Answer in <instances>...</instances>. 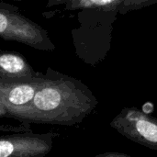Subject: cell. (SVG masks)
Returning <instances> with one entry per match:
<instances>
[{
    "label": "cell",
    "mask_w": 157,
    "mask_h": 157,
    "mask_svg": "<svg viewBox=\"0 0 157 157\" xmlns=\"http://www.w3.org/2000/svg\"><path fill=\"white\" fill-rule=\"evenodd\" d=\"M39 75L19 52H0V78H28Z\"/></svg>",
    "instance_id": "cell-7"
},
{
    "label": "cell",
    "mask_w": 157,
    "mask_h": 157,
    "mask_svg": "<svg viewBox=\"0 0 157 157\" xmlns=\"http://www.w3.org/2000/svg\"><path fill=\"white\" fill-rule=\"evenodd\" d=\"M14 1H23V0H14Z\"/></svg>",
    "instance_id": "cell-13"
},
{
    "label": "cell",
    "mask_w": 157,
    "mask_h": 157,
    "mask_svg": "<svg viewBox=\"0 0 157 157\" xmlns=\"http://www.w3.org/2000/svg\"><path fill=\"white\" fill-rule=\"evenodd\" d=\"M70 0H48L47 2V7H52V6H56L60 5H65L67 2Z\"/></svg>",
    "instance_id": "cell-11"
},
{
    "label": "cell",
    "mask_w": 157,
    "mask_h": 157,
    "mask_svg": "<svg viewBox=\"0 0 157 157\" xmlns=\"http://www.w3.org/2000/svg\"><path fill=\"white\" fill-rule=\"evenodd\" d=\"M155 4H157V0H125L121 6L119 13L121 15H125L128 12L142 9Z\"/></svg>",
    "instance_id": "cell-9"
},
{
    "label": "cell",
    "mask_w": 157,
    "mask_h": 157,
    "mask_svg": "<svg viewBox=\"0 0 157 157\" xmlns=\"http://www.w3.org/2000/svg\"><path fill=\"white\" fill-rule=\"evenodd\" d=\"M119 9H82L77 14L79 27L72 29L75 53L85 63L95 66L111 47L113 25Z\"/></svg>",
    "instance_id": "cell-2"
},
{
    "label": "cell",
    "mask_w": 157,
    "mask_h": 157,
    "mask_svg": "<svg viewBox=\"0 0 157 157\" xmlns=\"http://www.w3.org/2000/svg\"><path fill=\"white\" fill-rule=\"evenodd\" d=\"M125 0H70L64 5V10L82 9H119Z\"/></svg>",
    "instance_id": "cell-8"
},
{
    "label": "cell",
    "mask_w": 157,
    "mask_h": 157,
    "mask_svg": "<svg viewBox=\"0 0 157 157\" xmlns=\"http://www.w3.org/2000/svg\"><path fill=\"white\" fill-rule=\"evenodd\" d=\"M45 74L28 78H0V100L8 113V119L16 111L30 105Z\"/></svg>",
    "instance_id": "cell-6"
},
{
    "label": "cell",
    "mask_w": 157,
    "mask_h": 157,
    "mask_svg": "<svg viewBox=\"0 0 157 157\" xmlns=\"http://www.w3.org/2000/svg\"><path fill=\"white\" fill-rule=\"evenodd\" d=\"M0 118H8V113L5 106L0 100Z\"/></svg>",
    "instance_id": "cell-12"
},
{
    "label": "cell",
    "mask_w": 157,
    "mask_h": 157,
    "mask_svg": "<svg viewBox=\"0 0 157 157\" xmlns=\"http://www.w3.org/2000/svg\"><path fill=\"white\" fill-rule=\"evenodd\" d=\"M98 99L81 80L51 67L30 105L10 117L24 129L31 124L75 126L83 122L96 109Z\"/></svg>",
    "instance_id": "cell-1"
},
{
    "label": "cell",
    "mask_w": 157,
    "mask_h": 157,
    "mask_svg": "<svg viewBox=\"0 0 157 157\" xmlns=\"http://www.w3.org/2000/svg\"><path fill=\"white\" fill-rule=\"evenodd\" d=\"M93 157H132L129 155L123 154V153H118V152H107L104 154L97 155Z\"/></svg>",
    "instance_id": "cell-10"
},
{
    "label": "cell",
    "mask_w": 157,
    "mask_h": 157,
    "mask_svg": "<svg viewBox=\"0 0 157 157\" xmlns=\"http://www.w3.org/2000/svg\"><path fill=\"white\" fill-rule=\"evenodd\" d=\"M55 132H32L0 137V157H45L52 150Z\"/></svg>",
    "instance_id": "cell-5"
},
{
    "label": "cell",
    "mask_w": 157,
    "mask_h": 157,
    "mask_svg": "<svg viewBox=\"0 0 157 157\" xmlns=\"http://www.w3.org/2000/svg\"><path fill=\"white\" fill-rule=\"evenodd\" d=\"M0 38L23 43L39 51L55 50V45L44 28L25 17L17 6L3 2H0Z\"/></svg>",
    "instance_id": "cell-3"
},
{
    "label": "cell",
    "mask_w": 157,
    "mask_h": 157,
    "mask_svg": "<svg viewBox=\"0 0 157 157\" xmlns=\"http://www.w3.org/2000/svg\"><path fill=\"white\" fill-rule=\"evenodd\" d=\"M110 127L133 143L157 151V118L145 111L126 107L112 119Z\"/></svg>",
    "instance_id": "cell-4"
}]
</instances>
